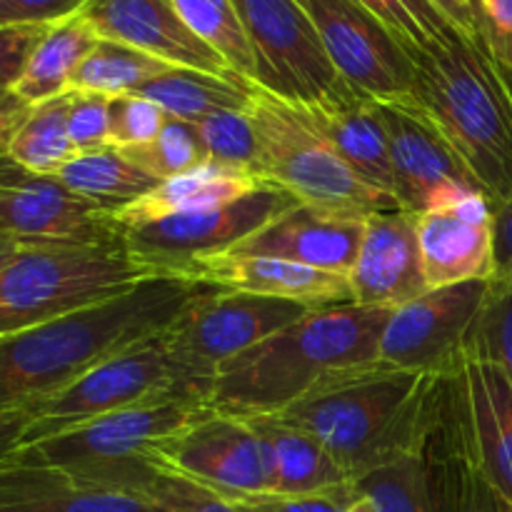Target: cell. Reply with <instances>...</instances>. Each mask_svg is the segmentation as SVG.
Segmentation results:
<instances>
[{
	"mask_svg": "<svg viewBox=\"0 0 512 512\" xmlns=\"http://www.w3.org/2000/svg\"><path fill=\"white\" fill-rule=\"evenodd\" d=\"M505 75H508V83H510V88H512V70H505Z\"/></svg>",
	"mask_w": 512,
	"mask_h": 512,
	"instance_id": "obj_53",
	"label": "cell"
},
{
	"mask_svg": "<svg viewBox=\"0 0 512 512\" xmlns=\"http://www.w3.org/2000/svg\"><path fill=\"white\" fill-rule=\"evenodd\" d=\"M475 33L495 63L512 70V0H475Z\"/></svg>",
	"mask_w": 512,
	"mask_h": 512,
	"instance_id": "obj_41",
	"label": "cell"
},
{
	"mask_svg": "<svg viewBox=\"0 0 512 512\" xmlns=\"http://www.w3.org/2000/svg\"><path fill=\"white\" fill-rule=\"evenodd\" d=\"M460 5H463L465 10H468L470 15H473V20H475V0H458Z\"/></svg>",
	"mask_w": 512,
	"mask_h": 512,
	"instance_id": "obj_52",
	"label": "cell"
},
{
	"mask_svg": "<svg viewBox=\"0 0 512 512\" xmlns=\"http://www.w3.org/2000/svg\"><path fill=\"white\" fill-rule=\"evenodd\" d=\"M345 512H375V508H373V503L365 498V495L358 493L353 500H350L348 510H345Z\"/></svg>",
	"mask_w": 512,
	"mask_h": 512,
	"instance_id": "obj_51",
	"label": "cell"
},
{
	"mask_svg": "<svg viewBox=\"0 0 512 512\" xmlns=\"http://www.w3.org/2000/svg\"><path fill=\"white\" fill-rule=\"evenodd\" d=\"M168 120V113L160 105L138 93L110 98L108 143L120 150L148 145L158 138Z\"/></svg>",
	"mask_w": 512,
	"mask_h": 512,
	"instance_id": "obj_38",
	"label": "cell"
},
{
	"mask_svg": "<svg viewBox=\"0 0 512 512\" xmlns=\"http://www.w3.org/2000/svg\"><path fill=\"white\" fill-rule=\"evenodd\" d=\"M378 113L388 133L393 195L400 210L423 215L485 193L415 100L378 103Z\"/></svg>",
	"mask_w": 512,
	"mask_h": 512,
	"instance_id": "obj_15",
	"label": "cell"
},
{
	"mask_svg": "<svg viewBox=\"0 0 512 512\" xmlns=\"http://www.w3.org/2000/svg\"><path fill=\"white\" fill-rule=\"evenodd\" d=\"M165 398H185L208 405L173 363L163 333H155L100 360L58 393L28 405L30 425L23 445L53 438L75 425L133 405Z\"/></svg>",
	"mask_w": 512,
	"mask_h": 512,
	"instance_id": "obj_8",
	"label": "cell"
},
{
	"mask_svg": "<svg viewBox=\"0 0 512 512\" xmlns=\"http://www.w3.org/2000/svg\"><path fill=\"white\" fill-rule=\"evenodd\" d=\"M260 185H265V180L258 175L210 160L188 173L160 180L148 195L115 213V220H118L120 230L140 228V225L158 223V220L173 218V215L198 213V210L233 203V200L258 190Z\"/></svg>",
	"mask_w": 512,
	"mask_h": 512,
	"instance_id": "obj_26",
	"label": "cell"
},
{
	"mask_svg": "<svg viewBox=\"0 0 512 512\" xmlns=\"http://www.w3.org/2000/svg\"><path fill=\"white\" fill-rule=\"evenodd\" d=\"M308 305L205 285L163 330L165 348L195 393L210 405L215 373L235 355L303 318Z\"/></svg>",
	"mask_w": 512,
	"mask_h": 512,
	"instance_id": "obj_9",
	"label": "cell"
},
{
	"mask_svg": "<svg viewBox=\"0 0 512 512\" xmlns=\"http://www.w3.org/2000/svg\"><path fill=\"white\" fill-rule=\"evenodd\" d=\"M298 205L293 195L278 185H260L253 193L198 213L173 215L158 223L128 228L120 235L130 255L138 263L165 275L183 278L190 263L208 255L235 250L245 238Z\"/></svg>",
	"mask_w": 512,
	"mask_h": 512,
	"instance_id": "obj_11",
	"label": "cell"
},
{
	"mask_svg": "<svg viewBox=\"0 0 512 512\" xmlns=\"http://www.w3.org/2000/svg\"><path fill=\"white\" fill-rule=\"evenodd\" d=\"M55 178L68 185L75 195L113 215L158 185V180L150 178L113 145L78 153Z\"/></svg>",
	"mask_w": 512,
	"mask_h": 512,
	"instance_id": "obj_29",
	"label": "cell"
},
{
	"mask_svg": "<svg viewBox=\"0 0 512 512\" xmlns=\"http://www.w3.org/2000/svg\"><path fill=\"white\" fill-rule=\"evenodd\" d=\"M68 130L70 140L78 148L85 150L105 148L110 130V98L88 90H68Z\"/></svg>",
	"mask_w": 512,
	"mask_h": 512,
	"instance_id": "obj_40",
	"label": "cell"
},
{
	"mask_svg": "<svg viewBox=\"0 0 512 512\" xmlns=\"http://www.w3.org/2000/svg\"><path fill=\"white\" fill-rule=\"evenodd\" d=\"M80 18L100 40L128 45L173 68L233 73L228 63L183 23L170 0H88Z\"/></svg>",
	"mask_w": 512,
	"mask_h": 512,
	"instance_id": "obj_17",
	"label": "cell"
},
{
	"mask_svg": "<svg viewBox=\"0 0 512 512\" xmlns=\"http://www.w3.org/2000/svg\"><path fill=\"white\" fill-rule=\"evenodd\" d=\"M170 68L173 65L150 58V55L128 48V45L98 40L75 70L70 90H88V93L118 98V95L138 93L143 85H148L158 75L168 73Z\"/></svg>",
	"mask_w": 512,
	"mask_h": 512,
	"instance_id": "obj_31",
	"label": "cell"
},
{
	"mask_svg": "<svg viewBox=\"0 0 512 512\" xmlns=\"http://www.w3.org/2000/svg\"><path fill=\"white\" fill-rule=\"evenodd\" d=\"M183 278L210 285V288L293 300V303H303L308 308L353 303V293H350V283L345 275L323 273V270L305 268V265L290 263V260L235 253V250L195 260L183 270Z\"/></svg>",
	"mask_w": 512,
	"mask_h": 512,
	"instance_id": "obj_21",
	"label": "cell"
},
{
	"mask_svg": "<svg viewBox=\"0 0 512 512\" xmlns=\"http://www.w3.org/2000/svg\"><path fill=\"white\" fill-rule=\"evenodd\" d=\"M300 110L315 125V130L338 150L340 158L353 168L358 178L393 195L388 133L375 100L363 98L348 88L323 103Z\"/></svg>",
	"mask_w": 512,
	"mask_h": 512,
	"instance_id": "obj_24",
	"label": "cell"
},
{
	"mask_svg": "<svg viewBox=\"0 0 512 512\" xmlns=\"http://www.w3.org/2000/svg\"><path fill=\"white\" fill-rule=\"evenodd\" d=\"M503 512H512V505H508V503H503Z\"/></svg>",
	"mask_w": 512,
	"mask_h": 512,
	"instance_id": "obj_54",
	"label": "cell"
},
{
	"mask_svg": "<svg viewBox=\"0 0 512 512\" xmlns=\"http://www.w3.org/2000/svg\"><path fill=\"white\" fill-rule=\"evenodd\" d=\"M348 88L375 103L413 100L415 63L398 35L355 0H298Z\"/></svg>",
	"mask_w": 512,
	"mask_h": 512,
	"instance_id": "obj_12",
	"label": "cell"
},
{
	"mask_svg": "<svg viewBox=\"0 0 512 512\" xmlns=\"http://www.w3.org/2000/svg\"><path fill=\"white\" fill-rule=\"evenodd\" d=\"M493 240L495 270L490 280L512 285V195L503 203L493 205Z\"/></svg>",
	"mask_w": 512,
	"mask_h": 512,
	"instance_id": "obj_45",
	"label": "cell"
},
{
	"mask_svg": "<svg viewBox=\"0 0 512 512\" xmlns=\"http://www.w3.org/2000/svg\"><path fill=\"white\" fill-rule=\"evenodd\" d=\"M178 275L0 338V410L28 408L58 393L100 360L163 333L203 290Z\"/></svg>",
	"mask_w": 512,
	"mask_h": 512,
	"instance_id": "obj_1",
	"label": "cell"
},
{
	"mask_svg": "<svg viewBox=\"0 0 512 512\" xmlns=\"http://www.w3.org/2000/svg\"><path fill=\"white\" fill-rule=\"evenodd\" d=\"M20 248H23V245H20V243H15V240L0 238V265H5V263H8V260L13 258V255L18 253Z\"/></svg>",
	"mask_w": 512,
	"mask_h": 512,
	"instance_id": "obj_50",
	"label": "cell"
},
{
	"mask_svg": "<svg viewBox=\"0 0 512 512\" xmlns=\"http://www.w3.org/2000/svg\"><path fill=\"white\" fill-rule=\"evenodd\" d=\"M68 103V93H63L30 108L8 145L15 163L40 175H58L78 155L68 130Z\"/></svg>",
	"mask_w": 512,
	"mask_h": 512,
	"instance_id": "obj_30",
	"label": "cell"
},
{
	"mask_svg": "<svg viewBox=\"0 0 512 512\" xmlns=\"http://www.w3.org/2000/svg\"><path fill=\"white\" fill-rule=\"evenodd\" d=\"M88 0H0V28H50L73 18Z\"/></svg>",
	"mask_w": 512,
	"mask_h": 512,
	"instance_id": "obj_42",
	"label": "cell"
},
{
	"mask_svg": "<svg viewBox=\"0 0 512 512\" xmlns=\"http://www.w3.org/2000/svg\"><path fill=\"white\" fill-rule=\"evenodd\" d=\"M430 378L375 360L318 385L280 418L318 440L358 483L373 470L415 453Z\"/></svg>",
	"mask_w": 512,
	"mask_h": 512,
	"instance_id": "obj_4",
	"label": "cell"
},
{
	"mask_svg": "<svg viewBox=\"0 0 512 512\" xmlns=\"http://www.w3.org/2000/svg\"><path fill=\"white\" fill-rule=\"evenodd\" d=\"M145 498L150 512H245L240 500L225 498L173 470H163Z\"/></svg>",
	"mask_w": 512,
	"mask_h": 512,
	"instance_id": "obj_39",
	"label": "cell"
},
{
	"mask_svg": "<svg viewBox=\"0 0 512 512\" xmlns=\"http://www.w3.org/2000/svg\"><path fill=\"white\" fill-rule=\"evenodd\" d=\"M465 398L475 463L503 503L512 505V383L498 365L465 355Z\"/></svg>",
	"mask_w": 512,
	"mask_h": 512,
	"instance_id": "obj_23",
	"label": "cell"
},
{
	"mask_svg": "<svg viewBox=\"0 0 512 512\" xmlns=\"http://www.w3.org/2000/svg\"><path fill=\"white\" fill-rule=\"evenodd\" d=\"M413 100L490 200L512 195V88L478 38L450 30L413 50Z\"/></svg>",
	"mask_w": 512,
	"mask_h": 512,
	"instance_id": "obj_3",
	"label": "cell"
},
{
	"mask_svg": "<svg viewBox=\"0 0 512 512\" xmlns=\"http://www.w3.org/2000/svg\"><path fill=\"white\" fill-rule=\"evenodd\" d=\"M355 490L373 503L375 512H438L415 453L368 473L355 483Z\"/></svg>",
	"mask_w": 512,
	"mask_h": 512,
	"instance_id": "obj_33",
	"label": "cell"
},
{
	"mask_svg": "<svg viewBox=\"0 0 512 512\" xmlns=\"http://www.w3.org/2000/svg\"><path fill=\"white\" fill-rule=\"evenodd\" d=\"M30 108H33V105H28L23 98H18L13 90H0V158L8 155L10 140H13L20 123L28 118Z\"/></svg>",
	"mask_w": 512,
	"mask_h": 512,
	"instance_id": "obj_47",
	"label": "cell"
},
{
	"mask_svg": "<svg viewBox=\"0 0 512 512\" xmlns=\"http://www.w3.org/2000/svg\"><path fill=\"white\" fill-rule=\"evenodd\" d=\"M455 512H503V500L495 495L488 480L483 478L478 463L470 465L468 475H465L463 493H460Z\"/></svg>",
	"mask_w": 512,
	"mask_h": 512,
	"instance_id": "obj_46",
	"label": "cell"
},
{
	"mask_svg": "<svg viewBox=\"0 0 512 512\" xmlns=\"http://www.w3.org/2000/svg\"><path fill=\"white\" fill-rule=\"evenodd\" d=\"M200 140H203L208 158L213 163L228 165V168L248 170V173L258 175V138H255V128L250 123L248 108L245 110H223L210 118L195 123Z\"/></svg>",
	"mask_w": 512,
	"mask_h": 512,
	"instance_id": "obj_35",
	"label": "cell"
},
{
	"mask_svg": "<svg viewBox=\"0 0 512 512\" xmlns=\"http://www.w3.org/2000/svg\"><path fill=\"white\" fill-rule=\"evenodd\" d=\"M48 28H0V90H13Z\"/></svg>",
	"mask_w": 512,
	"mask_h": 512,
	"instance_id": "obj_44",
	"label": "cell"
},
{
	"mask_svg": "<svg viewBox=\"0 0 512 512\" xmlns=\"http://www.w3.org/2000/svg\"><path fill=\"white\" fill-rule=\"evenodd\" d=\"M490 280L428 290L390 313L380 338L378 360L420 375L458 370L468 355Z\"/></svg>",
	"mask_w": 512,
	"mask_h": 512,
	"instance_id": "obj_13",
	"label": "cell"
},
{
	"mask_svg": "<svg viewBox=\"0 0 512 512\" xmlns=\"http://www.w3.org/2000/svg\"><path fill=\"white\" fill-rule=\"evenodd\" d=\"M418 245L430 290L490 280L495 270L493 200L473 193L450 208L418 215Z\"/></svg>",
	"mask_w": 512,
	"mask_h": 512,
	"instance_id": "obj_19",
	"label": "cell"
},
{
	"mask_svg": "<svg viewBox=\"0 0 512 512\" xmlns=\"http://www.w3.org/2000/svg\"><path fill=\"white\" fill-rule=\"evenodd\" d=\"M243 420L265 445L273 473V495H323L355 485L318 440L280 415H253Z\"/></svg>",
	"mask_w": 512,
	"mask_h": 512,
	"instance_id": "obj_25",
	"label": "cell"
},
{
	"mask_svg": "<svg viewBox=\"0 0 512 512\" xmlns=\"http://www.w3.org/2000/svg\"><path fill=\"white\" fill-rule=\"evenodd\" d=\"M98 40L100 38L80 18V13L63 23L50 25L30 53L13 93L28 105L45 103V100L68 93L75 70Z\"/></svg>",
	"mask_w": 512,
	"mask_h": 512,
	"instance_id": "obj_28",
	"label": "cell"
},
{
	"mask_svg": "<svg viewBox=\"0 0 512 512\" xmlns=\"http://www.w3.org/2000/svg\"><path fill=\"white\" fill-rule=\"evenodd\" d=\"M165 470L233 500L273 495L265 445L243 418L210 408L158 450Z\"/></svg>",
	"mask_w": 512,
	"mask_h": 512,
	"instance_id": "obj_16",
	"label": "cell"
},
{
	"mask_svg": "<svg viewBox=\"0 0 512 512\" xmlns=\"http://www.w3.org/2000/svg\"><path fill=\"white\" fill-rule=\"evenodd\" d=\"M183 23L228 63L235 75L255 78L253 53L233 0H170Z\"/></svg>",
	"mask_w": 512,
	"mask_h": 512,
	"instance_id": "obj_32",
	"label": "cell"
},
{
	"mask_svg": "<svg viewBox=\"0 0 512 512\" xmlns=\"http://www.w3.org/2000/svg\"><path fill=\"white\" fill-rule=\"evenodd\" d=\"M113 213L75 195L55 175H40L0 158V238L20 245L120 243Z\"/></svg>",
	"mask_w": 512,
	"mask_h": 512,
	"instance_id": "obj_14",
	"label": "cell"
},
{
	"mask_svg": "<svg viewBox=\"0 0 512 512\" xmlns=\"http://www.w3.org/2000/svg\"><path fill=\"white\" fill-rule=\"evenodd\" d=\"M123 153L158 183L210 163L208 150H205L195 125L175 118H170L158 138L150 140L148 145L128 148Z\"/></svg>",
	"mask_w": 512,
	"mask_h": 512,
	"instance_id": "obj_34",
	"label": "cell"
},
{
	"mask_svg": "<svg viewBox=\"0 0 512 512\" xmlns=\"http://www.w3.org/2000/svg\"><path fill=\"white\" fill-rule=\"evenodd\" d=\"M355 3H360L380 23L388 25L410 53L455 30L428 0H355Z\"/></svg>",
	"mask_w": 512,
	"mask_h": 512,
	"instance_id": "obj_37",
	"label": "cell"
},
{
	"mask_svg": "<svg viewBox=\"0 0 512 512\" xmlns=\"http://www.w3.org/2000/svg\"><path fill=\"white\" fill-rule=\"evenodd\" d=\"M208 410L210 405L185 398L153 400L88 420L53 438L25 443L13 455L30 463L55 465L88 483L145 498L165 470L158 450Z\"/></svg>",
	"mask_w": 512,
	"mask_h": 512,
	"instance_id": "obj_5",
	"label": "cell"
},
{
	"mask_svg": "<svg viewBox=\"0 0 512 512\" xmlns=\"http://www.w3.org/2000/svg\"><path fill=\"white\" fill-rule=\"evenodd\" d=\"M163 275L138 263L123 243L23 245L0 265V338L118 298Z\"/></svg>",
	"mask_w": 512,
	"mask_h": 512,
	"instance_id": "obj_6",
	"label": "cell"
},
{
	"mask_svg": "<svg viewBox=\"0 0 512 512\" xmlns=\"http://www.w3.org/2000/svg\"><path fill=\"white\" fill-rule=\"evenodd\" d=\"M255 63L253 83L310 108L348 90L298 0H233Z\"/></svg>",
	"mask_w": 512,
	"mask_h": 512,
	"instance_id": "obj_10",
	"label": "cell"
},
{
	"mask_svg": "<svg viewBox=\"0 0 512 512\" xmlns=\"http://www.w3.org/2000/svg\"><path fill=\"white\" fill-rule=\"evenodd\" d=\"M365 218L298 203L245 238L235 253L268 255L348 278L363 243Z\"/></svg>",
	"mask_w": 512,
	"mask_h": 512,
	"instance_id": "obj_20",
	"label": "cell"
},
{
	"mask_svg": "<svg viewBox=\"0 0 512 512\" xmlns=\"http://www.w3.org/2000/svg\"><path fill=\"white\" fill-rule=\"evenodd\" d=\"M30 425L28 408L0 410V463L8 460L23 445L25 430Z\"/></svg>",
	"mask_w": 512,
	"mask_h": 512,
	"instance_id": "obj_48",
	"label": "cell"
},
{
	"mask_svg": "<svg viewBox=\"0 0 512 512\" xmlns=\"http://www.w3.org/2000/svg\"><path fill=\"white\" fill-rule=\"evenodd\" d=\"M138 95L160 105L168 118L195 125L223 110L248 108L253 80H245L235 73L218 75L205 70L170 68L168 73L143 85Z\"/></svg>",
	"mask_w": 512,
	"mask_h": 512,
	"instance_id": "obj_27",
	"label": "cell"
},
{
	"mask_svg": "<svg viewBox=\"0 0 512 512\" xmlns=\"http://www.w3.org/2000/svg\"><path fill=\"white\" fill-rule=\"evenodd\" d=\"M428 3L433 5L438 13H443V18L448 20L455 30H460V33L468 35V38H478V33H475L473 15H470L468 10L458 3V0H428Z\"/></svg>",
	"mask_w": 512,
	"mask_h": 512,
	"instance_id": "obj_49",
	"label": "cell"
},
{
	"mask_svg": "<svg viewBox=\"0 0 512 512\" xmlns=\"http://www.w3.org/2000/svg\"><path fill=\"white\" fill-rule=\"evenodd\" d=\"M468 355L498 365L512 383V285L490 280L488 298L470 335Z\"/></svg>",
	"mask_w": 512,
	"mask_h": 512,
	"instance_id": "obj_36",
	"label": "cell"
},
{
	"mask_svg": "<svg viewBox=\"0 0 512 512\" xmlns=\"http://www.w3.org/2000/svg\"><path fill=\"white\" fill-rule=\"evenodd\" d=\"M258 138V173L298 203L330 213L373 215L398 210V200L353 173L300 108L253 83L248 103Z\"/></svg>",
	"mask_w": 512,
	"mask_h": 512,
	"instance_id": "obj_7",
	"label": "cell"
},
{
	"mask_svg": "<svg viewBox=\"0 0 512 512\" xmlns=\"http://www.w3.org/2000/svg\"><path fill=\"white\" fill-rule=\"evenodd\" d=\"M390 313L358 303L308 310L220 365L210 408L235 418L280 415L335 375L375 363Z\"/></svg>",
	"mask_w": 512,
	"mask_h": 512,
	"instance_id": "obj_2",
	"label": "cell"
},
{
	"mask_svg": "<svg viewBox=\"0 0 512 512\" xmlns=\"http://www.w3.org/2000/svg\"><path fill=\"white\" fill-rule=\"evenodd\" d=\"M355 495H358V490L353 485V488L335 490V493L298 495V498L263 495V498L240 500V505L245 512H345Z\"/></svg>",
	"mask_w": 512,
	"mask_h": 512,
	"instance_id": "obj_43",
	"label": "cell"
},
{
	"mask_svg": "<svg viewBox=\"0 0 512 512\" xmlns=\"http://www.w3.org/2000/svg\"><path fill=\"white\" fill-rule=\"evenodd\" d=\"M348 283L353 303L385 310L428 293L420 263L418 215L400 208L368 215Z\"/></svg>",
	"mask_w": 512,
	"mask_h": 512,
	"instance_id": "obj_18",
	"label": "cell"
},
{
	"mask_svg": "<svg viewBox=\"0 0 512 512\" xmlns=\"http://www.w3.org/2000/svg\"><path fill=\"white\" fill-rule=\"evenodd\" d=\"M0 512H150L148 498L88 483L10 455L0 463Z\"/></svg>",
	"mask_w": 512,
	"mask_h": 512,
	"instance_id": "obj_22",
	"label": "cell"
}]
</instances>
